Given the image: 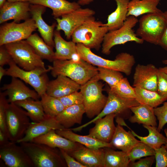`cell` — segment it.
Segmentation results:
<instances>
[{"label":"cell","instance_id":"obj_1","mask_svg":"<svg viewBox=\"0 0 167 167\" xmlns=\"http://www.w3.org/2000/svg\"><path fill=\"white\" fill-rule=\"evenodd\" d=\"M76 48L81 59L92 65L119 71L127 75L131 74L135 62L134 56L126 52L119 53L114 60H110L96 54L81 44H76Z\"/></svg>","mask_w":167,"mask_h":167},{"label":"cell","instance_id":"obj_2","mask_svg":"<svg viewBox=\"0 0 167 167\" xmlns=\"http://www.w3.org/2000/svg\"><path fill=\"white\" fill-rule=\"evenodd\" d=\"M50 67V71L53 77L66 76L80 85L97 75L98 72L97 67L83 59L79 63L71 60H55Z\"/></svg>","mask_w":167,"mask_h":167},{"label":"cell","instance_id":"obj_3","mask_svg":"<svg viewBox=\"0 0 167 167\" xmlns=\"http://www.w3.org/2000/svg\"><path fill=\"white\" fill-rule=\"evenodd\" d=\"M108 31L105 24L96 20L92 16L74 31L71 38L72 41L76 44H81L90 49L98 50Z\"/></svg>","mask_w":167,"mask_h":167},{"label":"cell","instance_id":"obj_4","mask_svg":"<svg viewBox=\"0 0 167 167\" xmlns=\"http://www.w3.org/2000/svg\"><path fill=\"white\" fill-rule=\"evenodd\" d=\"M35 167H63L67 165L60 149L32 142L19 143Z\"/></svg>","mask_w":167,"mask_h":167},{"label":"cell","instance_id":"obj_5","mask_svg":"<svg viewBox=\"0 0 167 167\" xmlns=\"http://www.w3.org/2000/svg\"><path fill=\"white\" fill-rule=\"evenodd\" d=\"M100 80L97 75L80 85L79 91L83 95L85 113L90 118L100 114L107 100V96L102 92L104 84Z\"/></svg>","mask_w":167,"mask_h":167},{"label":"cell","instance_id":"obj_6","mask_svg":"<svg viewBox=\"0 0 167 167\" xmlns=\"http://www.w3.org/2000/svg\"><path fill=\"white\" fill-rule=\"evenodd\" d=\"M14 62L27 71L46 69L42 59L26 40L4 45Z\"/></svg>","mask_w":167,"mask_h":167},{"label":"cell","instance_id":"obj_7","mask_svg":"<svg viewBox=\"0 0 167 167\" xmlns=\"http://www.w3.org/2000/svg\"><path fill=\"white\" fill-rule=\"evenodd\" d=\"M138 22L139 20L136 17L129 16L120 28L109 31L105 35L102 44V53L109 55L113 47L128 42L134 41L138 44H142L144 41L138 37L133 29Z\"/></svg>","mask_w":167,"mask_h":167},{"label":"cell","instance_id":"obj_8","mask_svg":"<svg viewBox=\"0 0 167 167\" xmlns=\"http://www.w3.org/2000/svg\"><path fill=\"white\" fill-rule=\"evenodd\" d=\"M136 34L144 41L158 45L167 24V20L161 13L144 15L139 20Z\"/></svg>","mask_w":167,"mask_h":167},{"label":"cell","instance_id":"obj_9","mask_svg":"<svg viewBox=\"0 0 167 167\" xmlns=\"http://www.w3.org/2000/svg\"><path fill=\"white\" fill-rule=\"evenodd\" d=\"M6 69V75L18 78L31 86L41 97L46 93L49 82L47 73L50 71V66L46 69L32 71L25 70L18 66L13 60Z\"/></svg>","mask_w":167,"mask_h":167},{"label":"cell","instance_id":"obj_10","mask_svg":"<svg viewBox=\"0 0 167 167\" xmlns=\"http://www.w3.org/2000/svg\"><path fill=\"white\" fill-rule=\"evenodd\" d=\"M6 118L9 140L16 143L24 137L31 123L27 112L14 103H10Z\"/></svg>","mask_w":167,"mask_h":167},{"label":"cell","instance_id":"obj_11","mask_svg":"<svg viewBox=\"0 0 167 167\" xmlns=\"http://www.w3.org/2000/svg\"><path fill=\"white\" fill-rule=\"evenodd\" d=\"M36 28L32 18L21 23L13 21L3 24L0 27V46L26 40Z\"/></svg>","mask_w":167,"mask_h":167},{"label":"cell","instance_id":"obj_12","mask_svg":"<svg viewBox=\"0 0 167 167\" xmlns=\"http://www.w3.org/2000/svg\"><path fill=\"white\" fill-rule=\"evenodd\" d=\"M106 104L100 114L89 122L79 127L71 129L73 131H79L96 120L106 115L114 113L117 116L127 111L131 108L140 104L135 99H127L121 97L113 92L109 88Z\"/></svg>","mask_w":167,"mask_h":167},{"label":"cell","instance_id":"obj_13","mask_svg":"<svg viewBox=\"0 0 167 167\" xmlns=\"http://www.w3.org/2000/svg\"><path fill=\"white\" fill-rule=\"evenodd\" d=\"M95 14V11L89 8L80 7L55 19L56 21V29L63 31L66 38L69 39L74 31L90 17Z\"/></svg>","mask_w":167,"mask_h":167},{"label":"cell","instance_id":"obj_14","mask_svg":"<svg viewBox=\"0 0 167 167\" xmlns=\"http://www.w3.org/2000/svg\"><path fill=\"white\" fill-rule=\"evenodd\" d=\"M10 141L0 146V158L9 167H33L32 160L20 145Z\"/></svg>","mask_w":167,"mask_h":167},{"label":"cell","instance_id":"obj_15","mask_svg":"<svg viewBox=\"0 0 167 167\" xmlns=\"http://www.w3.org/2000/svg\"><path fill=\"white\" fill-rule=\"evenodd\" d=\"M158 68L152 64H138L133 75V86L157 91Z\"/></svg>","mask_w":167,"mask_h":167},{"label":"cell","instance_id":"obj_16","mask_svg":"<svg viewBox=\"0 0 167 167\" xmlns=\"http://www.w3.org/2000/svg\"><path fill=\"white\" fill-rule=\"evenodd\" d=\"M30 3L29 2H9L6 1L0 8V24L13 20L19 23L20 21H25L31 16Z\"/></svg>","mask_w":167,"mask_h":167},{"label":"cell","instance_id":"obj_17","mask_svg":"<svg viewBox=\"0 0 167 167\" xmlns=\"http://www.w3.org/2000/svg\"><path fill=\"white\" fill-rule=\"evenodd\" d=\"M20 79L12 77L10 83L4 84L2 89L4 91L9 103L31 98L39 100L40 96L35 90L30 89Z\"/></svg>","mask_w":167,"mask_h":167},{"label":"cell","instance_id":"obj_18","mask_svg":"<svg viewBox=\"0 0 167 167\" xmlns=\"http://www.w3.org/2000/svg\"><path fill=\"white\" fill-rule=\"evenodd\" d=\"M46 7L35 4H30V12L31 18L34 20L38 31L42 39L49 45L54 48L55 44L53 39L56 23L51 25H48L43 20L42 15L45 13Z\"/></svg>","mask_w":167,"mask_h":167},{"label":"cell","instance_id":"obj_19","mask_svg":"<svg viewBox=\"0 0 167 167\" xmlns=\"http://www.w3.org/2000/svg\"><path fill=\"white\" fill-rule=\"evenodd\" d=\"M65 129L57 120L55 117L45 114L44 118L40 122H31L24 136L16 143L32 142L34 138L45 134L51 130Z\"/></svg>","mask_w":167,"mask_h":167},{"label":"cell","instance_id":"obj_20","mask_svg":"<svg viewBox=\"0 0 167 167\" xmlns=\"http://www.w3.org/2000/svg\"><path fill=\"white\" fill-rule=\"evenodd\" d=\"M104 148L92 149L81 145L69 154L86 167H104Z\"/></svg>","mask_w":167,"mask_h":167},{"label":"cell","instance_id":"obj_21","mask_svg":"<svg viewBox=\"0 0 167 167\" xmlns=\"http://www.w3.org/2000/svg\"><path fill=\"white\" fill-rule=\"evenodd\" d=\"M116 115L114 113L107 115L94 122V127L89 131V136L100 141L110 143L115 133L116 126L114 119Z\"/></svg>","mask_w":167,"mask_h":167},{"label":"cell","instance_id":"obj_22","mask_svg":"<svg viewBox=\"0 0 167 167\" xmlns=\"http://www.w3.org/2000/svg\"><path fill=\"white\" fill-rule=\"evenodd\" d=\"M56 78L49 81L46 91L47 94L60 98L79 91L80 85L70 78L62 75H58Z\"/></svg>","mask_w":167,"mask_h":167},{"label":"cell","instance_id":"obj_23","mask_svg":"<svg viewBox=\"0 0 167 167\" xmlns=\"http://www.w3.org/2000/svg\"><path fill=\"white\" fill-rule=\"evenodd\" d=\"M32 142L45 144L52 148L62 149L68 154L76 149L82 145L61 136L54 130L34 138Z\"/></svg>","mask_w":167,"mask_h":167},{"label":"cell","instance_id":"obj_24","mask_svg":"<svg viewBox=\"0 0 167 167\" xmlns=\"http://www.w3.org/2000/svg\"><path fill=\"white\" fill-rule=\"evenodd\" d=\"M31 4H39L48 7L52 10L54 19L81 7L77 2H71L66 0H29Z\"/></svg>","mask_w":167,"mask_h":167},{"label":"cell","instance_id":"obj_25","mask_svg":"<svg viewBox=\"0 0 167 167\" xmlns=\"http://www.w3.org/2000/svg\"><path fill=\"white\" fill-rule=\"evenodd\" d=\"M140 142L135 138L131 131H126L122 125L118 124L110 143L113 148H115L128 153L133 147Z\"/></svg>","mask_w":167,"mask_h":167},{"label":"cell","instance_id":"obj_26","mask_svg":"<svg viewBox=\"0 0 167 167\" xmlns=\"http://www.w3.org/2000/svg\"><path fill=\"white\" fill-rule=\"evenodd\" d=\"M85 110L83 104L65 108L55 118L65 129H69L75 124H80Z\"/></svg>","mask_w":167,"mask_h":167},{"label":"cell","instance_id":"obj_27","mask_svg":"<svg viewBox=\"0 0 167 167\" xmlns=\"http://www.w3.org/2000/svg\"><path fill=\"white\" fill-rule=\"evenodd\" d=\"M55 131L61 136L89 148L99 149L106 147L113 148L110 143L102 142L88 135H82L76 134L69 129L56 130Z\"/></svg>","mask_w":167,"mask_h":167},{"label":"cell","instance_id":"obj_28","mask_svg":"<svg viewBox=\"0 0 167 167\" xmlns=\"http://www.w3.org/2000/svg\"><path fill=\"white\" fill-rule=\"evenodd\" d=\"M130 110L134 113L129 119L131 122L157 126L156 117L153 108L147 105L140 104L131 108Z\"/></svg>","mask_w":167,"mask_h":167},{"label":"cell","instance_id":"obj_29","mask_svg":"<svg viewBox=\"0 0 167 167\" xmlns=\"http://www.w3.org/2000/svg\"><path fill=\"white\" fill-rule=\"evenodd\" d=\"M160 0H131L128 4L127 17L133 16L136 18L142 15L163 12L157 6Z\"/></svg>","mask_w":167,"mask_h":167},{"label":"cell","instance_id":"obj_30","mask_svg":"<svg viewBox=\"0 0 167 167\" xmlns=\"http://www.w3.org/2000/svg\"><path fill=\"white\" fill-rule=\"evenodd\" d=\"M54 39L55 49V60H70L72 55L77 52L76 44L72 41L65 40L62 37L60 31H54Z\"/></svg>","mask_w":167,"mask_h":167},{"label":"cell","instance_id":"obj_31","mask_svg":"<svg viewBox=\"0 0 167 167\" xmlns=\"http://www.w3.org/2000/svg\"><path fill=\"white\" fill-rule=\"evenodd\" d=\"M117 4L115 10L109 15L107 22L105 25L109 31L116 30L121 27L127 17L128 4L130 0H114Z\"/></svg>","mask_w":167,"mask_h":167},{"label":"cell","instance_id":"obj_32","mask_svg":"<svg viewBox=\"0 0 167 167\" xmlns=\"http://www.w3.org/2000/svg\"><path fill=\"white\" fill-rule=\"evenodd\" d=\"M26 40L42 59L52 62L55 60L54 48L47 45L37 33L32 34Z\"/></svg>","mask_w":167,"mask_h":167},{"label":"cell","instance_id":"obj_33","mask_svg":"<svg viewBox=\"0 0 167 167\" xmlns=\"http://www.w3.org/2000/svg\"><path fill=\"white\" fill-rule=\"evenodd\" d=\"M24 109L33 122H37L43 120L45 116L41 100L29 98L14 102Z\"/></svg>","mask_w":167,"mask_h":167},{"label":"cell","instance_id":"obj_34","mask_svg":"<svg viewBox=\"0 0 167 167\" xmlns=\"http://www.w3.org/2000/svg\"><path fill=\"white\" fill-rule=\"evenodd\" d=\"M135 99L140 104L148 105L154 108L163 103L166 99L157 91H152L139 87H134Z\"/></svg>","mask_w":167,"mask_h":167},{"label":"cell","instance_id":"obj_35","mask_svg":"<svg viewBox=\"0 0 167 167\" xmlns=\"http://www.w3.org/2000/svg\"><path fill=\"white\" fill-rule=\"evenodd\" d=\"M143 126L149 132V134L147 136H140L131 130L133 134L138 138L140 142L145 143L154 149L165 144L167 141L166 137L160 133L156 127L146 125H143Z\"/></svg>","mask_w":167,"mask_h":167},{"label":"cell","instance_id":"obj_36","mask_svg":"<svg viewBox=\"0 0 167 167\" xmlns=\"http://www.w3.org/2000/svg\"><path fill=\"white\" fill-rule=\"evenodd\" d=\"M104 167H127L130 161L128 153L105 148Z\"/></svg>","mask_w":167,"mask_h":167},{"label":"cell","instance_id":"obj_37","mask_svg":"<svg viewBox=\"0 0 167 167\" xmlns=\"http://www.w3.org/2000/svg\"><path fill=\"white\" fill-rule=\"evenodd\" d=\"M40 98L44 112L47 115L55 117L65 108L58 98L50 96L46 93Z\"/></svg>","mask_w":167,"mask_h":167},{"label":"cell","instance_id":"obj_38","mask_svg":"<svg viewBox=\"0 0 167 167\" xmlns=\"http://www.w3.org/2000/svg\"><path fill=\"white\" fill-rule=\"evenodd\" d=\"M97 76L99 80L105 82L110 88L115 86L124 77L119 71L102 67H97Z\"/></svg>","mask_w":167,"mask_h":167},{"label":"cell","instance_id":"obj_39","mask_svg":"<svg viewBox=\"0 0 167 167\" xmlns=\"http://www.w3.org/2000/svg\"><path fill=\"white\" fill-rule=\"evenodd\" d=\"M110 90L118 96L127 99H135V93L134 87L133 88L126 78L124 77L114 86Z\"/></svg>","mask_w":167,"mask_h":167},{"label":"cell","instance_id":"obj_40","mask_svg":"<svg viewBox=\"0 0 167 167\" xmlns=\"http://www.w3.org/2000/svg\"><path fill=\"white\" fill-rule=\"evenodd\" d=\"M155 150L145 143L140 142L128 153L130 162L135 161L141 158L155 155Z\"/></svg>","mask_w":167,"mask_h":167},{"label":"cell","instance_id":"obj_41","mask_svg":"<svg viewBox=\"0 0 167 167\" xmlns=\"http://www.w3.org/2000/svg\"><path fill=\"white\" fill-rule=\"evenodd\" d=\"M4 92H0V130L2 131L9 139V134L7 127L6 111L9 103Z\"/></svg>","mask_w":167,"mask_h":167},{"label":"cell","instance_id":"obj_42","mask_svg":"<svg viewBox=\"0 0 167 167\" xmlns=\"http://www.w3.org/2000/svg\"><path fill=\"white\" fill-rule=\"evenodd\" d=\"M65 108L72 105L83 104V97L79 91H75L58 98Z\"/></svg>","mask_w":167,"mask_h":167},{"label":"cell","instance_id":"obj_43","mask_svg":"<svg viewBox=\"0 0 167 167\" xmlns=\"http://www.w3.org/2000/svg\"><path fill=\"white\" fill-rule=\"evenodd\" d=\"M155 114L159 121L158 130L160 132L167 123V102L163 103L162 106L154 108Z\"/></svg>","mask_w":167,"mask_h":167},{"label":"cell","instance_id":"obj_44","mask_svg":"<svg viewBox=\"0 0 167 167\" xmlns=\"http://www.w3.org/2000/svg\"><path fill=\"white\" fill-rule=\"evenodd\" d=\"M157 78V92L167 101V74L158 69Z\"/></svg>","mask_w":167,"mask_h":167},{"label":"cell","instance_id":"obj_45","mask_svg":"<svg viewBox=\"0 0 167 167\" xmlns=\"http://www.w3.org/2000/svg\"><path fill=\"white\" fill-rule=\"evenodd\" d=\"M156 167H167V150L165 145L155 149Z\"/></svg>","mask_w":167,"mask_h":167},{"label":"cell","instance_id":"obj_46","mask_svg":"<svg viewBox=\"0 0 167 167\" xmlns=\"http://www.w3.org/2000/svg\"><path fill=\"white\" fill-rule=\"evenodd\" d=\"M137 162H130L128 167H150L154 162V155L150 156L144 158H140Z\"/></svg>","mask_w":167,"mask_h":167},{"label":"cell","instance_id":"obj_47","mask_svg":"<svg viewBox=\"0 0 167 167\" xmlns=\"http://www.w3.org/2000/svg\"><path fill=\"white\" fill-rule=\"evenodd\" d=\"M68 167H86L82 164L72 156L66 152L62 149H59Z\"/></svg>","mask_w":167,"mask_h":167},{"label":"cell","instance_id":"obj_48","mask_svg":"<svg viewBox=\"0 0 167 167\" xmlns=\"http://www.w3.org/2000/svg\"><path fill=\"white\" fill-rule=\"evenodd\" d=\"M13 60L5 45L0 46V66H3L9 64Z\"/></svg>","mask_w":167,"mask_h":167},{"label":"cell","instance_id":"obj_49","mask_svg":"<svg viewBox=\"0 0 167 167\" xmlns=\"http://www.w3.org/2000/svg\"><path fill=\"white\" fill-rule=\"evenodd\" d=\"M158 45L167 51V24Z\"/></svg>","mask_w":167,"mask_h":167},{"label":"cell","instance_id":"obj_50","mask_svg":"<svg viewBox=\"0 0 167 167\" xmlns=\"http://www.w3.org/2000/svg\"><path fill=\"white\" fill-rule=\"evenodd\" d=\"M10 141L6 135L0 130V146L5 145Z\"/></svg>","mask_w":167,"mask_h":167},{"label":"cell","instance_id":"obj_51","mask_svg":"<svg viewBox=\"0 0 167 167\" xmlns=\"http://www.w3.org/2000/svg\"><path fill=\"white\" fill-rule=\"evenodd\" d=\"M93 0H78L77 2L80 6H84L89 4Z\"/></svg>","mask_w":167,"mask_h":167},{"label":"cell","instance_id":"obj_52","mask_svg":"<svg viewBox=\"0 0 167 167\" xmlns=\"http://www.w3.org/2000/svg\"><path fill=\"white\" fill-rule=\"evenodd\" d=\"M6 70L3 68V66H0V81H1L2 77L6 75Z\"/></svg>","mask_w":167,"mask_h":167},{"label":"cell","instance_id":"obj_53","mask_svg":"<svg viewBox=\"0 0 167 167\" xmlns=\"http://www.w3.org/2000/svg\"><path fill=\"white\" fill-rule=\"evenodd\" d=\"M158 69L160 71L165 72L167 74V66L160 67Z\"/></svg>","mask_w":167,"mask_h":167},{"label":"cell","instance_id":"obj_54","mask_svg":"<svg viewBox=\"0 0 167 167\" xmlns=\"http://www.w3.org/2000/svg\"><path fill=\"white\" fill-rule=\"evenodd\" d=\"M29 0H7V1L9 2H29Z\"/></svg>","mask_w":167,"mask_h":167},{"label":"cell","instance_id":"obj_55","mask_svg":"<svg viewBox=\"0 0 167 167\" xmlns=\"http://www.w3.org/2000/svg\"><path fill=\"white\" fill-rule=\"evenodd\" d=\"M164 132L165 133L166 137L167 138V128L165 129H164ZM165 145V148L167 150V141L166 143H165V145Z\"/></svg>","mask_w":167,"mask_h":167},{"label":"cell","instance_id":"obj_56","mask_svg":"<svg viewBox=\"0 0 167 167\" xmlns=\"http://www.w3.org/2000/svg\"><path fill=\"white\" fill-rule=\"evenodd\" d=\"M7 0H0V8L1 7Z\"/></svg>","mask_w":167,"mask_h":167},{"label":"cell","instance_id":"obj_57","mask_svg":"<svg viewBox=\"0 0 167 167\" xmlns=\"http://www.w3.org/2000/svg\"><path fill=\"white\" fill-rule=\"evenodd\" d=\"M163 15L165 18L167 20V11L163 12Z\"/></svg>","mask_w":167,"mask_h":167},{"label":"cell","instance_id":"obj_58","mask_svg":"<svg viewBox=\"0 0 167 167\" xmlns=\"http://www.w3.org/2000/svg\"><path fill=\"white\" fill-rule=\"evenodd\" d=\"M162 62L163 64L165 65H167V59L163 60Z\"/></svg>","mask_w":167,"mask_h":167}]
</instances>
